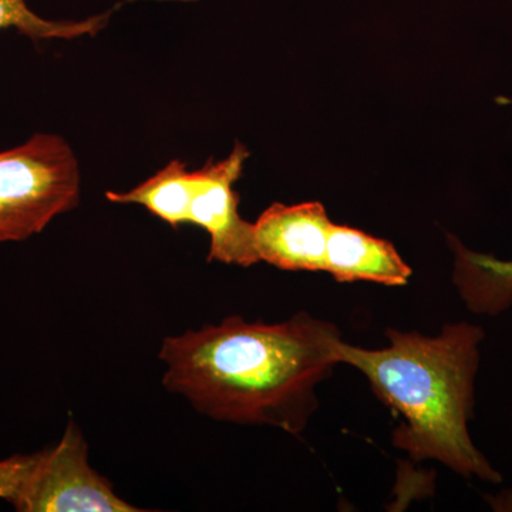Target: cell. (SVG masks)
Segmentation results:
<instances>
[{
	"label": "cell",
	"mask_w": 512,
	"mask_h": 512,
	"mask_svg": "<svg viewBox=\"0 0 512 512\" xmlns=\"http://www.w3.org/2000/svg\"><path fill=\"white\" fill-rule=\"evenodd\" d=\"M338 329L299 313L286 322L218 325L167 336L163 384L214 420L299 434L318 407L316 387L339 365Z\"/></svg>",
	"instance_id": "6da1fadb"
},
{
	"label": "cell",
	"mask_w": 512,
	"mask_h": 512,
	"mask_svg": "<svg viewBox=\"0 0 512 512\" xmlns=\"http://www.w3.org/2000/svg\"><path fill=\"white\" fill-rule=\"evenodd\" d=\"M390 345L363 349L340 340L339 363L356 367L402 423L393 444L413 461L436 460L460 476L501 483L503 477L468 433L483 329L446 325L440 335L387 330Z\"/></svg>",
	"instance_id": "7a4b0ae2"
},
{
	"label": "cell",
	"mask_w": 512,
	"mask_h": 512,
	"mask_svg": "<svg viewBox=\"0 0 512 512\" xmlns=\"http://www.w3.org/2000/svg\"><path fill=\"white\" fill-rule=\"evenodd\" d=\"M82 177L72 147L39 133L0 151V244L40 234L80 202Z\"/></svg>",
	"instance_id": "3957f363"
},
{
	"label": "cell",
	"mask_w": 512,
	"mask_h": 512,
	"mask_svg": "<svg viewBox=\"0 0 512 512\" xmlns=\"http://www.w3.org/2000/svg\"><path fill=\"white\" fill-rule=\"evenodd\" d=\"M19 512H138L89 463L82 430L69 421L62 439L36 453L25 483L12 503Z\"/></svg>",
	"instance_id": "277c9868"
},
{
	"label": "cell",
	"mask_w": 512,
	"mask_h": 512,
	"mask_svg": "<svg viewBox=\"0 0 512 512\" xmlns=\"http://www.w3.org/2000/svg\"><path fill=\"white\" fill-rule=\"evenodd\" d=\"M248 157V148L235 143L227 158L208 161L195 170L190 224L198 225L210 235V262L244 268L259 262L254 247V224L239 215V195L234 191Z\"/></svg>",
	"instance_id": "5b68a950"
},
{
	"label": "cell",
	"mask_w": 512,
	"mask_h": 512,
	"mask_svg": "<svg viewBox=\"0 0 512 512\" xmlns=\"http://www.w3.org/2000/svg\"><path fill=\"white\" fill-rule=\"evenodd\" d=\"M332 224L320 202L272 204L254 222L259 262L284 271L325 272Z\"/></svg>",
	"instance_id": "8992f818"
},
{
	"label": "cell",
	"mask_w": 512,
	"mask_h": 512,
	"mask_svg": "<svg viewBox=\"0 0 512 512\" xmlns=\"http://www.w3.org/2000/svg\"><path fill=\"white\" fill-rule=\"evenodd\" d=\"M338 282L366 281L403 286L412 268L389 241L360 229L332 224L326 245V271Z\"/></svg>",
	"instance_id": "52a82bcc"
},
{
	"label": "cell",
	"mask_w": 512,
	"mask_h": 512,
	"mask_svg": "<svg viewBox=\"0 0 512 512\" xmlns=\"http://www.w3.org/2000/svg\"><path fill=\"white\" fill-rule=\"evenodd\" d=\"M512 104V100L500 99ZM456 256L454 284L468 308L483 315H498L512 305V261L497 256L478 254L450 238Z\"/></svg>",
	"instance_id": "ba28073f"
},
{
	"label": "cell",
	"mask_w": 512,
	"mask_h": 512,
	"mask_svg": "<svg viewBox=\"0 0 512 512\" xmlns=\"http://www.w3.org/2000/svg\"><path fill=\"white\" fill-rule=\"evenodd\" d=\"M195 192V171L174 160L153 177L127 192L109 191L107 200L116 204H136L146 208L165 224L177 228L190 224V207Z\"/></svg>",
	"instance_id": "9c48e42d"
},
{
	"label": "cell",
	"mask_w": 512,
	"mask_h": 512,
	"mask_svg": "<svg viewBox=\"0 0 512 512\" xmlns=\"http://www.w3.org/2000/svg\"><path fill=\"white\" fill-rule=\"evenodd\" d=\"M110 12L92 16L79 22L40 18L29 8L26 0H0V30L16 29L32 40L77 39L96 36L106 28Z\"/></svg>",
	"instance_id": "30bf717a"
},
{
	"label": "cell",
	"mask_w": 512,
	"mask_h": 512,
	"mask_svg": "<svg viewBox=\"0 0 512 512\" xmlns=\"http://www.w3.org/2000/svg\"><path fill=\"white\" fill-rule=\"evenodd\" d=\"M35 460L36 453L29 456L18 454L0 461V498L2 500L9 501L10 504L15 501Z\"/></svg>",
	"instance_id": "8fae6325"
}]
</instances>
